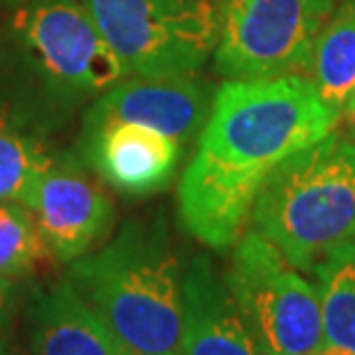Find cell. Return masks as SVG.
Returning a JSON list of instances; mask_svg holds the SVG:
<instances>
[{
	"label": "cell",
	"instance_id": "6da1fadb",
	"mask_svg": "<svg viewBox=\"0 0 355 355\" xmlns=\"http://www.w3.org/2000/svg\"><path fill=\"white\" fill-rule=\"evenodd\" d=\"M337 123L304 74L222 83L178 189L184 231L212 250L236 245L270 173Z\"/></svg>",
	"mask_w": 355,
	"mask_h": 355
},
{
	"label": "cell",
	"instance_id": "7a4b0ae2",
	"mask_svg": "<svg viewBox=\"0 0 355 355\" xmlns=\"http://www.w3.org/2000/svg\"><path fill=\"white\" fill-rule=\"evenodd\" d=\"M252 231L297 270L355 243V144L337 132L282 162L259 189Z\"/></svg>",
	"mask_w": 355,
	"mask_h": 355
},
{
	"label": "cell",
	"instance_id": "3957f363",
	"mask_svg": "<svg viewBox=\"0 0 355 355\" xmlns=\"http://www.w3.org/2000/svg\"><path fill=\"white\" fill-rule=\"evenodd\" d=\"M69 279L134 355H180L182 272L159 236L125 226L109 245L72 261Z\"/></svg>",
	"mask_w": 355,
	"mask_h": 355
},
{
	"label": "cell",
	"instance_id": "277c9868",
	"mask_svg": "<svg viewBox=\"0 0 355 355\" xmlns=\"http://www.w3.org/2000/svg\"><path fill=\"white\" fill-rule=\"evenodd\" d=\"M127 76H194L215 53L217 7L210 0H83Z\"/></svg>",
	"mask_w": 355,
	"mask_h": 355
},
{
	"label": "cell",
	"instance_id": "5b68a950",
	"mask_svg": "<svg viewBox=\"0 0 355 355\" xmlns=\"http://www.w3.org/2000/svg\"><path fill=\"white\" fill-rule=\"evenodd\" d=\"M226 284L263 355H314L323 346L318 288L257 231L236 243Z\"/></svg>",
	"mask_w": 355,
	"mask_h": 355
},
{
	"label": "cell",
	"instance_id": "8992f818",
	"mask_svg": "<svg viewBox=\"0 0 355 355\" xmlns=\"http://www.w3.org/2000/svg\"><path fill=\"white\" fill-rule=\"evenodd\" d=\"M335 0H217L215 69L226 79L304 74Z\"/></svg>",
	"mask_w": 355,
	"mask_h": 355
},
{
	"label": "cell",
	"instance_id": "52a82bcc",
	"mask_svg": "<svg viewBox=\"0 0 355 355\" xmlns=\"http://www.w3.org/2000/svg\"><path fill=\"white\" fill-rule=\"evenodd\" d=\"M12 31L37 72L69 97L104 95L127 76L88 7L76 0H37L14 12Z\"/></svg>",
	"mask_w": 355,
	"mask_h": 355
},
{
	"label": "cell",
	"instance_id": "ba28073f",
	"mask_svg": "<svg viewBox=\"0 0 355 355\" xmlns=\"http://www.w3.org/2000/svg\"><path fill=\"white\" fill-rule=\"evenodd\" d=\"M33 215L46 250L58 261L86 257L113 226L109 194L69 164L51 162L28 191L24 203Z\"/></svg>",
	"mask_w": 355,
	"mask_h": 355
},
{
	"label": "cell",
	"instance_id": "9c48e42d",
	"mask_svg": "<svg viewBox=\"0 0 355 355\" xmlns=\"http://www.w3.org/2000/svg\"><path fill=\"white\" fill-rule=\"evenodd\" d=\"M212 99L215 95H210L208 83L194 76H125L97 97L86 116L83 130H95L109 123H127L162 132L182 144L205 125Z\"/></svg>",
	"mask_w": 355,
	"mask_h": 355
},
{
	"label": "cell",
	"instance_id": "30bf717a",
	"mask_svg": "<svg viewBox=\"0 0 355 355\" xmlns=\"http://www.w3.org/2000/svg\"><path fill=\"white\" fill-rule=\"evenodd\" d=\"M95 171L123 194L144 196L164 189L180 159V141L148 127L109 123L83 130Z\"/></svg>",
	"mask_w": 355,
	"mask_h": 355
},
{
	"label": "cell",
	"instance_id": "8fae6325",
	"mask_svg": "<svg viewBox=\"0 0 355 355\" xmlns=\"http://www.w3.org/2000/svg\"><path fill=\"white\" fill-rule=\"evenodd\" d=\"M180 355H263L229 284L205 259H196L182 275Z\"/></svg>",
	"mask_w": 355,
	"mask_h": 355
},
{
	"label": "cell",
	"instance_id": "7c38bea8",
	"mask_svg": "<svg viewBox=\"0 0 355 355\" xmlns=\"http://www.w3.org/2000/svg\"><path fill=\"white\" fill-rule=\"evenodd\" d=\"M33 346L35 355H134L72 279L55 284L35 304Z\"/></svg>",
	"mask_w": 355,
	"mask_h": 355
},
{
	"label": "cell",
	"instance_id": "4fadbf2b",
	"mask_svg": "<svg viewBox=\"0 0 355 355\" xmlns=\"http://www.w3.org/2000/svg\"><path fill=\"white\" fill-rule=\"evenodd\" d=\"M309 69L318 97L342 118L355 95V5H342L323 26Z\"/></svg>",
	"mask_w": 355,
	"mask_h": 355
},
{
	"label": "cell",
	"instance_id": "5bb4252c",
	"mask_svg": "<svg viewBox=\"0 0 355 355\" xmlns=\"http://www.w3.org/2000/svg\"><path fill=\"white\" fill-rule=\"evenodd\" d=\"M311 272L321 295L323 344L355 353V243L332 252Z\"/></svg>",
	"mask_w": 355,
	"mask_h": 355
},
{
	"label": "cell",
	"instance_id": "9a60e30c",
	"mask_svg": "<svg viewBox=\"0 0 355 355\" xmlns=\"http://www.w3.org/2000/svg\"><path fill=\"white\" fill-rule=\"evenodd\" d=\"M49 257L51 254L26 205L0 201V277L10 282L26 277Z\"/></svg>",
	"mask_w": 355,
	"mask_h": 355
},
{
	"label": "cell",
	"instance_id": "2e32d148",
	"mask_svg": "<svg viewBox=\"0 0 355 355\" xmlns=\"http://www.w3.org/2000/svg\"><path fill=\"white\" fill-rule=\"evenodd\" d=\"M51 162L40 144L0 118V201L24 203Z\"/></svg>",
	"mask_w": 355,
	"mask_h": 355
},
{
	"label": "cell",
	"instance_id": "e0dca14e",
	"mask_svg": "<svg viewBox=\"0 0 355 355\" xmlns=\"http://www.w3.org/2000/svg\"><path fill=\"white\" fill-rule=\"evenodd\" d=\"M10 293H12V282L0 277V314H3L7 302H10Z\"/></svg>",
	"mask_w": 355,
	"mask_h": 355
},
{
	"label": "cell",
	"instance_id": "ac0fdd59",
	"mask_svg": "<svg viewBox=\"0 0 355 355\" xmlns=\"http://www.w3.org/2000/svg\"><path fill=\"white\" fill-rule=\"evenodd\" d=\"M346 123H349V132H351V141L355 144V95L351 99V104H349V109H346Z\"/></svg>",
	"mask_w": 355,
	"mask_h": 355
},
{
	"label": "cell",
	"instance_id": "d6986e66",
	"mask_svg": "<svg viewBox=\"0 0 355 355\" xmlns=\"http://www.w3.org/2000/svg\"><path fill=\"white\" fill-rule=\"evenodd\" d=\"M314 355H355V353L346 351V349H339V346H332V344H323Z\"/></svg>",
	"mask_w": 355,
	"mask_h": 355
},
{
	"label": "cell",
	"instance_id": "ffe728a7",
	"mask_svg": "<svg viewBox=\"0 0 355 355\" xmlns=\"http://www.w3.org/2000/svg\"><path fill=\"white\" fill-rule=\"evenodd\" d=\"M3 3H24V5H28V3H37V0H3Z\"/></svg>",
	"mask_w": 355,
	"mask_h": 355
},
{
	"label": "cell",
	"instance_id": "44dd1931",
	"mask_svg": "<svg viewBox=\"0 0 355 355\" xmlns=\"http://www.w3.org/2000/svg\"><path fill=\"white\" fill-rule=\"evenodd\" d=\"M0 355H7V349H5V344L0 342Z\"/></svg>",
	"mask_w": 355,
	"mask_h": 355
},
{
	"label": "cell",
	"instance_id": "7402d4cb",
	"mask_svg": "<svg viewBox=\"0 0 355 355\" xmlns=\"http://www.w3.org/2000/svg\"><path fill=\"white\" fill-rule=\"evenodd\" d=\"M344 5H355V0H344Z\"/></svg>",
	"mask_w": 355,
	"mask_h": 355
}]
</instances>
